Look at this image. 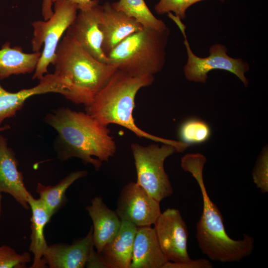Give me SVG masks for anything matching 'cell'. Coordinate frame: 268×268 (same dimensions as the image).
I'll return each instance as SVG.
<instances>
[{
    "mask_svg": "<svg viewBox=\"0 0 268 268\" xmlns=\"http://www.w3.org/2000/svg\"><path fill=\"white\" fill-rule=\"evenodd\" d=\"M45 122L57 132L56 151L59 159H81L100 169L116 151L107 126L87 113L61 107L48 114Z\"/></svg>",
    "mask_w": 268,
    "mask_h": 268,
    "instance_id": "1",
    "label": "cell"
},
{
    "mask_svg": "<svg viewBox=\"0 0 268 268\" xmlns=\"http://www.w3.org/2000/svg\"><path fill=\"white\" fill-rule=\"evenodd\" d=\"M206 161L200 153L187 154L181 159L183 170L192 174L200 187L203 201V210L197 224L196 238L201 252L212 261L221 263L239 262L250 256L254 248V239L244 234L236 240L227 234L222 214L211 200L206 190L202 175Z\"/></svg>",
    "mask_w": 268,
    "mask_h": 268,
    "instance_id": "2",
    "label": "cell"
},
{
    "mask_svg": "<svg viewBox=\"0 0 268 268\" xmlns=\"http://www.w3.org/2000/svg\"><path fill=\"white\" fill-rule=\"evenodd\" d=\"M154 79L152 75L133 76L117 69L91 104L85 107L86 112L105 126L120 125L140 138L168 144L174 146L176 152H183L188 147L187 144L151 134L135 123L133 113L136 95L141 88L150 85Z\"/></svg>",
    "mask_w": 268,
    "mask_h": 268,
    "instance_id": "3",
    "label": "cell"
},
{
    "mask_svg": "<svg viewBox=\"0 0 268 268\" xmlns=\"http://www.w3.org/2000/svg\"><path fill=\"white\" fill-rule=\"evenodd\" d=\"M53 65L54 73L62 80L66 90L65 97L85 107L118 69L114 65L95 59L66 35L58 45Z\"/></svg>",
    "mask_w": 268,
    "mask_h": 268,
    "instance_id": "4",
    "label": "cell"
},
{
    "mask_svg": "<svg viewBox=\"0 0 268 268\" xmlns=\"http://www.w3.org/2000/svg\"><path fill=\"white\" fill-rule=\"evenodd\" d=\"M167 29H142L131 35L107 56L118 69L133 76L152 75L161 71L165 59Z\"/></svg>",
    "mask_w": 268,
    "mask_h": 268,
    "instance_id": "5",
    "label": "cell"
},
{
    "mask_svg": "<svg viewBox=\"0 0 268 268\" xmlns=\"http://www.w3.org/2000/svg\"><path fill=\"white\" fill-rule=\"evenodd\" d=\"M54 3L53 15L45 21L37 20L31 23L33 36L31 43L34 52L44 48L32 79L40 80L48 73V67L53 65L56 53L63 35L75 19L78 11L77 5L68 0H57Z\"/></svg>",
    "mask_w": 268,
    "mask_h": 268,
    "instance_id": "6",
    "label": "cell"
},
{
    "mask_svg": "<svg viewBox=\"0 0 268 268\" xmlns=\"http://www.w3.org/2000/svg\"><path fill=\"white\" fill-rule=\"evenodd\" d=\"M131 149L135 166L136 183L152 198L160 202L173 193L164 163L169 156L176 152L173 145L163 143L142 146L134 143Z\"/></svg>",
    "mask_w": 268,
    "mask_h": 268,
    "instance_id": "7",
    "label": "cell"
},
{
    "mask_svg": "<svg viewBox=\"0 0 268 268\" xmlns=\"http://www.w3.org/2000/svg\"><path fill=\"white\" fill-rule=\"evenodd\" d=\"M168 15L173 20L180 29L184 38L188 60L184 71L186 78L190 81L205 83L207 73L213 69H221L235 74L245 86L248 83L244 73L248 70V64L241 59H234L226 53L227 49L224 45L216 44L210 47L209 55L205 58L197 56L192 51L185 32L186 26L181 19L169 12Z\"/></svg>",
    "mask_w": 268,
    "mask_h": 268,
    "instance_id": "8",
    "label": "cell"
},
{
    "mask_svg": "<svg viewBox=\"0 0 268 268\" xmlns=\"http://www.w3.org/2000/svg\"><path fill=\"white\" fill-rule=\"evenodd\" d=\"M78 11L66 35L76 41L95 59L109 64V59L102 50L103 36L100 28L102 5L98 0H92Z\"/></svg>",
    "mask_w": 268,
    "mask_h": 268,
    "instance_id": "9",
    "label": "cell"
},
{
    "mask_svg": "<svg viewBox=\"0 0 268 268\" xmlns=\"http://www.w3.org/2000/svg\"><path fill=\"white\" fill-rule=\"evenodd\" d=\"M159 203L136 182H130L120 193L116 212L122 221L137 227L151 226L161 213Z\"/></svg>",
    "mask_w": 268,
    "mask_h": 268,
    "instance_id": "10",
    "label": "cell"
},
{
    "mask_svg": "<svg viewBox=\"0 0 268 268\" xmlns=\"http://www.w3.org/2000/svg\"><path fill=\"white\" fill-rule=\"evenodd\" d=\"M153 225L160 247L168 261L183 263L191 259L187 248L188 229L178 209H166Z\"/></svg>",
    "mask_w": 268,
    "mask_h": 268,
    "instance_id": "11",
    "label": "cell"
},
{
    "mask_svg": "<svg viewBox=\"0 0 268 268\" xmlns=\"http://www.w3.org/2000/svg\"><path fill=\"white\" fill-rule=\"evenodd\" d=\"M92 226L84 238L71 245L64 243L48 246L43 259L50 268H83L86 267L94 250Z\"/></svg>",
    "mask_w": 268,
    "mask_h": 268,
    "instance_id": "12",
    "label": "cell"
},
{
    "mask_svg": "<svg viewBox=\"0 0 268 268\" xmlns=\"http://www.w3.org/2000/svg\"><path fill=\"white\" fill-rule=\"evenodd\" d=\"M39 80L37 85L16 92L7 91L0 84V126L5 119L14 116L31 96L48 93L66 95L62 80L54 73L46 74Z\"/></svg>",
    "mask_w": 268,
    "mask_h": 268,
    "instance_id": "13",
    "label": "cell"
},
{
    "mask_svg": "<svg viewBox=\"0 0 268 268\" xmlns=\"http://www.w3.org/2000/svg\"><path fill=\"white\" fill-rule=\"evenodd\" d=\"M0 192L11 195L23 207L29 209L30 193L26 189L14 151L6 138L0 134Z\"/></svg>",
    "mask_w": 268,
    "mask_h": 268,
    "instance_id": "14",
    "label": "cell"
},
{
    "mask_svg": "<svg viewBox=\"0 0 268 268\" xmlns=\"http://www.w3.org/2000/svg\"><path fill=\"white\" fill-rule=\"evenodd\" d=\"M103 6L100 28L103 36L102 50L107 55L126 38L144 27L134 18L116 10L108 2Z\"/></svg>",
    "mask_w": 268,
    "mask_h": 268,
    "instance_id": "15",
    "label": "cell"
},
{
    "mask_svg": "<svg viewBox=\"0 0 268 268\" xmlns=\"http://www.w3.org/2000/svg\"><path fill=\"white\" fill-rule=\"evenodd\" d=\"M137 227L122 221L115 236L98 253L106 268H130Z\"/></svg>",
    "mask_w": 268,
    "mask_h": 268,
    "instance_id": "16",
    "label": "cell"
},
{
    "mask_svg": "<svg viewBox=\"0 0 268 268\" xmlns=\"http://www.w3.org/2000/svg\"><path fill=\"white\" fill-rule=\"evenodd\" d=\"M167 262L154 228L137 227L130 268H163Z\"/></svg>",
    "mask_w": 268,
    "mask_h": 268,
    "instance_id": "17",
    "label": "cell"
},
{
    "mask_svg": "<svg viewBox=\"0 0 268 268\" xmlns=\"http://www.w3.org/2000/svg\"><path fill=\"white\" fill-rule=\"evenodd\" d=\"M86 209L93 222L94 247L99 253L118 232L122 221L116 211L109 209L100 197L94 198Z\"/></svg>",
    "mask_w": 268,
    "mask_h": 268,
    "instance_id": "18",
    "label": "cell"
},
{
    "mask_svg": "<svg viewBox=\"0 0 268 268\" xmlns=\"http://www.w3.org/2000/svg\"><path fill=\"white\" fill-rule=\"evenodd\" d=\"M28 203L31 210L30 244L29 251L34 256L31 268H46L43 259L48 247L44 235V229L52 217L47 208L39 199L34 198L30 194Z\"/></svg>",
    "mask_w": 268,
    "mask_h": 268,
    "instance_id": "19",
    "label": "cell"
},
{
    "mask_svg": "<svg viewBox=\"0 0 268 268\" xmlns=\"http://www.w3.org/2000/svg\"><path fill=\"white\" fill-rule=\"evenodd\" d=\"M41 55L40 51L25 53L21 47L11 48L9 42L4 43L0 49V79L34 71Z\"/></svg>",
    "mask_w": 268,
    "mask_h": 268,
    "instance_id": "20",
    "label": "cell"
},
{
    "mask_svg": "<svg viewBox=\"0 0 268 268\" xmlns=\"http://www.w3.org/2000/svg\"><path fill=\"white\" fill-rule=\"evenodd\" d=\"M87 174L86 170H78L70 173L54 186L38 183L36 192L52 216L66 203V193L69 186L75 181L84 177Z\"/></svg>",
    "mask_w": 268,
    "mask_h": 268,
    "instance_id": "21",
    "label": "cell"
},
{
    "mask_svg": "<svg viewBox=\"0 0 268 268\" xmlns=\"http://www.w3.org/2000/svg\"><path fill=\"white\" fill-rule=\"evenodd\" d=\"M112 4L116 10L135 19L144 28L158 31L167 29L164 22L153 14L144 0H119Z\"/></svg>",
    "mask_w": 268,
    "mask_h": 268,
    "instance_id": "22",
    "label": "cell"
},
{
    "mask_svg": "<svg viewBox=\"0 0 268 268\" xmlns=\"http://www.w3.org/2000/svg\"><path fill=\"white\" fill-rule=\"evenodd\" d=\"M211 131L204 121L192 118L180 125L178 135L181 141L188 145L197 144L206 141L210 137Z\"/></svg>",
    "mask_w": 268,
    "mask_h": 268,
    "instance_id": "23",
    "label": "cell"
},
{
    "mask_svg": "<svg viewBox=\"0 0 268 268\" xmlns=\"http://www.w3.org/2000/svg\"><path fill=\"white\" fill-rule=\"evenodd\" d=\"M31 260L27 252L19 254L10 246H0V268H25Z\"/></svg>",
    "mask_w": 268,
    "mask_h": 268,
    "instance_id": "24",
    "label": "cell"
},
{
    "mask_svg": "<svg viewBox=\"0 0 268 268\" xmlns=\"http://www.w3.org/2000/svg\"><path fill=\"white\" fill-rule=\"evenodd\" d=\"M202 0H160L154 9L159 14L174 12L181 19L186 17V11L189 7ZM224 1V0H220Z\"/></svg>",
    "mask_w": 268,
    "mask_h": 268,
    "instance_id": "25",
    "label": "cell"
},
{
    "mask_svg": "<svg viewBox=\"0 0 268 268\" xmlns=\"http://www.w3.org/2000/svg\"><path fill=\"white\" fill-rule=\"evenodd\" d=\"M253 179L256 187L263 193L268 192V158L267 150L260 156L253 172Z\"/></svg>",
    "mask_w": 268,
    "mask_h": 268,
    "instance_id": "26",
    "label": "cell"
},
{
    "mask_svg": "<svg viewBox=\"0 0 268 268\" xmlns=\"http://www.w3.org/2000/svg\"><path fill=\"white\" fill-rule=\"evenodd\" d=\"M212 264L206 259L192 260L186 262L174 263L167 262L163 268H211Z\"/></svg>",
    "mask_w": 268,
    "mask_h": 268,
    "instance_id": "27",
    "label": "cell"
},
{
    "mask_svg": "<svg viewBox=\"0 0 268 268\" xmlns=\"http://www.w3.org/2000/svg\"><path fill=\"white\" fill-rule=\"evenodd\" d=\"M52 0H43L42 3V14L45 20L49 19L53 14Z\"/></svg>",
    "mask_w": 268,
    "mask_h": 268,
    "instance_id": "28",
    "label": "cell"
},
{
    "mask_svg": "<svg viewBox=\"0 0 268 268\" xmlns=\"http://www.w3.org/2000/svg\"><path fill=\"white\" fill-rule=\"evenodd\" d=\"M57 0H52L53 3ZM74 3H75L77 6L78 9L80 8L87 4H88L92 0H68Z\"/></svg>",
    "mask_w": 268,
    "mask_h": 268,
    "instance_id": "29",
    "label": "cell"
},
{
    "mask_svg": "<svg viewBox=\"0 0 268 268\" xmlns=\"http://www.w3.org/2000/svg\"><path fill=\"white\" fill-rule=\"evenodd\" d=\"M10 129V126L8 125H5L2 126H0V133L2 132L6 131Z\"/></svg>",
    "mask_w": 268,
    "mask_h": 268,
    "instance_id": "30",
    "label": "cell"
},
{
    "mask_svg": "<svg viewBox=\"0 0 268 268\" xmlns=\"http://www.w3.org/2000/svg\"><path fill=\"white\" fill-rule=\"evenodd\" d=\"M1 193H2L0 192V216L1 215V210H2V196Z\"/></svg>",
    "mask_w": 268,
    "mask_h": 268,
    "instance_id": "31",
    "label": "cell"
}]
</instances>
